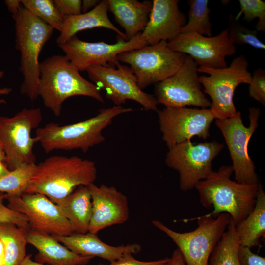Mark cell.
I'll list each match as a JSON object with an SVG mask.
<instances>
[{"instance_id": "8", "label": "cell", "mask_w": 265, "mask_h": 265, "mask_svg": "<svg viewBox=\"0 0 265 265\" xmlns=\"http://www.w3.org/2000/svg\"><path fill=\"white\" fill-rule=\"evenodd\" d=\"M42 121L39 108H25L10 117L0 116V145L10 171L24 165L35 164L33 147L36 142L31 133Z\"/></svg>"}, {"instance_id": "1", "label": "cell", "mask_w": 265, "mask_h": 265, "mask_svg": "<svg viewBox=\"0 0 265 265\" xmlns=\"http://www.w3.org/2000/svg\"><path fill=\"white\" fill-rule=\"evenodd\" d=\"M97 177L93 161L77 156L53 155L36 164L25 193H40L55 202L80 186L94 184Z\"/></svg>"}, {"instance_id": "35", "label": "cell", "mask_w": 265, "mask_h": 265, "mask_svg": "<svg viewBox=\"0 0 265 265\" xmlns=\"http://www.w3.org/2000/svg\"><path fill=\"white\" fill-rule=\"evenodd\" d=\"M53 2L63 17L81 13L82 1L80 0H54Z\"/></svg>"}, {"instance_id": "13", "label": "cell", "mask_w": 265, "mask_h": 265, "mask_svg": "<svg viewBox=\"0 0 265 265\" xmlns=\"http://www.w3.org/2000/svg\"><path fill=\"white\" fill-rule=\"evenodd\" d=\"M198 68L194 60L187 55L175 73L155 84L154 96L158 103L165 107H210L211 101L201 89Z\"/></svg>"}, {"instance_id": "44", "label": "cell", "mask_w": 265, "mask_h": 265, "mask_svg": "<svg viewBox=\"0 0 265 265\" xmlns=\"http://www.w3.org/2000/svg\"><path fill=\"white\" fill-rule=\"evenodd\" d=\"M9 172L5 163L0 162V177L7 174Z\"/></svg>"}, {"instance_id": "7", "label": "cell", "mask_w": 265, "mask_h": 265, "mask_svg": "<svg viewBox=\"0 0 265 265\" xmlns=\"http://www.w3.org/2000/svg\"><path fill=\"white\" fill-rule=\"evenodd\" d=\"M248 66L246 57L240 55L225 68L198 67V72L208 74L199 76V80L204 92L211 99L210 109L214 119L224 120L237 113L233 102L234 94L239 85L250 83L252 74L248 70Z\"/></svg>"}, {"instance_id": "38", "label": "cell", "mask_w": 265, "mask_h": 265, "mask_svg": "<svg viewBox=\"0 0 265 265\" xmlns=\"http://www.w3.org/2000/svg\"><path fill=\"white\" fill-rule=\"evenodd\" d=\"M165 265H186L184 258L178 249H176Z\"/></svg>"}, {"instance_id": "19", "label": "cell", "mask_w": 265, "mask_h": 265, "mask_svg": "<svg viewBox=\"0 0 265 265\" xmlns=\"http://www.w3.org/2000/svg\"><path fill=\"white\" fill-rule=\"evenodd\" d=\"M178 0H154L148 22L141 37L147 45L176 38L187 19L179 8Z\"/></svg>"}, {"instance_id": "42", "label": "cell", "mask_w": 265, "mask_h": 265, "mask_svg": "<svg viewBox=\"0 0 265 265\" xmlns=\"http://www.w3.org/2000/svg\"><path fill=\"white\" fill-rule=\"evenodd\" d=\"M20 265H48L34 261L31 259V254L26 255Z\"/></svg>"}, {"instance_id": "20", "label": "cell", "mask_w": 265, "mask_h": 265, "mask_svg": "<svg viewBox=\"0 0 265 265\" xmlns=\"http://www.w3.org/2000/svg\"><path fill=\"white\" fill-rule=\"evenodd\" d=\"M53 236V235H52ZM75 253L83 256L98 257L110 263L115 261L127 254L140 252L141 247L137 243L113 246L102 241L97 234L74 233L68 236H53Z\"/></svg>"}, {"instance_id": "23", "label": "cell", "mask_w": 265, "mask_h": 265, "mask_svg": "<svg viewBox=\"0 0 265 265\" xmlns=\"http://www.w3.org/2000/svg\"><path fill=\"white\" fill-rule=\"evenodd\" d=\"M107 2L108 9L125 30L128 40L143 31L149 19L152 1L107 0Z\"/></svg>"}, {"instance_id": "12", "label": "cell", "mask_w": 265, "mask_h": 265, "mask_svg": "<svg viewBox=\"0 0 265 265\" xmlns=\"http://www.w3.org/2000/svg\"><path fill=\"white\" fill-rule=\"evenodd\" d=\"M115 67L93 66L86 71L90 80L115 106H121L127 100L134 101L146 111H158L159 104L154 95L141 90L130 67L118 62Z\"/></svg>"}, {"instance_id": "39", "label": "cell", "mask_w": 265, "mask_h": 265, "mask_svg": "<svg viewBox=\"0 0 265 265\" xmlns=\"http://www.w3.org/2000/svg\"><path fill=\"white\" fill-rule=\"evenodd\" d=\"M12 16L17 14L22 6L21 0H6L4 1Z\"/></svg>"}, {"instance_id": "28", "label": "cell", "mask_w": 265, "mask_h": 265, "mask_svg": "<svg viewBox=\"0 0 265 265\" xmlns=\"http://www.w3.org/2000/svg\"><path fill=\"white\" fill-rule=\"evenodd\" d=\"M188 21L181 28L180 33H196L210 37L212 25L210 22L211 9L207 0H189Z\"/></svg>"}, {"instance_id": "45", "label": "cell", "mask_w": 265, "mask_h": 265, "mask_svg": "<svg viewBox=\"0 0 265 265\" xmlns=\"http://www.w3.org/2000/svg\"><path fill=\"white\" fill-rule=\"evenodd\" d=\"M6 160L5 153L0 145V162L5 163Z\"/></svg>"}, {"instance_id": "16", "label": "cell", "mask_w": 265, "mask_h": 265, "mask_svg": "<svg viewBox=\"0 0 265 265\" xmlns=\"http://www.w3.org/2000/svg\"><path fill=\"white\" fill-rule=\"evenodd\" d=\"M6 199L9 208L27 217L30 230L53 236H68L75 232L58 206L43 194L24 193Z\"/></svg>"}, {"instance_id": "5", "label": "cell", "mask_w": 265, "mask_h": 265, "mask_svg": "<svg viewBox=\"0 0 265 265\" xmlns=\"http://www.w3.org/2000/svg\"><path fill=\"white\" fill-rule=\"evenodd\" d=\"M12 17L15 21V48L21 54L19 70L24 78L20 93L33 102L39 97V54L54 29L23 6Z\"/></svg>"}, {"instance_id": "27", "label": "cell", "mask_w": 265, "mask_h": 265, "mask_svg": "<svg viewBox=\"0 0 265 265\" xmlns=\"http://www.w3.org/2000/svg\"><path fill=\"white\" fill-rule=\"evenodd\" d=\"M239 246L235 225L231 221L211 254L208 265H240L238 257Z\"/></svg>"}, {"instance_id": "37", "label": "cell", "mask_w": 265, "mask_h": 265, "mask_svg": "<svg viewBox=\"0 0 265 265\" xmlns=\"http://www.w3.org/2000/svg\"><path fill=\"white\" fill-rule=\"evenodd\" d=\"M132 255L126 254L107 265H165L169 259V258H165L152 261H142L136 259Z\"/></svg>"}, {"instance_id": "33", "label": "cell", "mask_w": 265, "mask_h": 265, "mask_svg": "<svg viewBox=\"0 0 265 265\" xmlns=\"http://www.w3.org/2000/svg\"><path fill=\"white\" fill-rule=\"evenodd\" d=\"M5 194L0 195V224H12L29 229L27 217L12 209L3 203Z\"/></svg>"}, {"instance_id": "41", "label": "cell", "mask_w": 265, "mask_h": 265, "mask_svg": "<svg viewBox=\"0 0 265 265\" xmlns=\"http://www.w3.org/2000/svg\"><path fill=\"white\" fill-rule=\"evenodd\" d=\"M4 74V73L3 71H0V79L3 77ZM12 90V88H11L0 87V96L4 95H8L11 92ZM5 103H6V101L4 99L0 98V104H5Z\"/></svg>"}, {"instance_id": "3", "label": "cell", "mask_w": 265, "mask_h": 265, "mask_svg": "<svg viewBox=\"0 0 265 265\" xmlns=\"http://www.w3.org/2000/svg\"><path fill=\"white\" fill-rule=\"evenodd\" d=\"M133 111L121 106L99 110L95 116L77 123L62 125L50 122L36 130L35 139L45 153L55 150H81L90 148L105 140L103 131L116 117Z\"/></svg>"}, {"instance_id": "15", "label": "cell", "mask_w": 265, "mask_h": 265, "mask_svg": "<svg viewBox=\"0 0 265 265\" xmlns=\"http://www.w3.org/2000/svg\"><path fill=\"white\" fill-rule=\"evenodd\" d=\"M157 112L162 139L168 149L194 136L206 139L214 119L207 108L165 107Z\"/></svg>"}, {"instance_id": "30", "label": "cell", "mask_w": 265, "mask_h": 265, "mask_svg": "<svg viewBox=\"0 0 265 265\" xmlns=\"http://www.w3.org/2000/svg\"><path fill=\"white\" fill-rule=\"evenodd\" d=\"M23 7L53 29L61 30L64 17L51 0H22Z\"/></svg>"}, {"instance_id": "17", "label": "cell", "mask_w": 265, "mask_h": 265, "mask_svg": "<svg viewBox=\"0 0 265 265\" xmlns=\"http://www.w3.org/2000/svg\"><path fill=\"white\" fill-rule=\"evenodd\" d=\"M168 47L190 56L199 67L215 69L226 67V57L234 55L237 51L229 39L227 28L210 37L180 33L168 42Z\"/></svg>"}, {"instance_id": "32", "label": "cell", "mask_w": 265, "mask_h": 265, "mask_svg": "<svg viewBox=\"0 0 265 265\" xmlns=\"http://www.w3.org/2000/svg\"><path fill=\"white\" fill-rule=\"evenodd\" d=\"M240 12L236 16L238 20L239 17L243 14V19L251 22L255 18L258 21L255 26L258 31H265V2L261 0H239Z\"/></svg>"}, {"instance_id": "10", "label": "cell", "mask_w": 265, "mask_h": 265, "mask_svg": "<svg viewBox=\"0 0 265 265\" xmlns=\"http://www.w3.org/2000/svg\"><path fill=\"white\" fill-rule=\"evenodd\" d=\"M223 148L215 141L195 144L189 140L169 148L165 163L179 173L181 190L189 191L207 178L212 171L213 160Z\"/></svg>"}, {"instance_id": "9", "label": "cell", "mask_w": 265, "mask_h": 265, "mask_svg": "<svg viewBox=\"0 0 265 265\" xmlns=\"http://www.w3.org/2000/svg\"><path fill=\"white\" fill-rule=\"evenodd\" d=\"M187 56L171 50L167 41H161L122 52L118 54V59L130 65L139 87L143 90L173 75L182 65Z\"/></svg>"}, {"instance_id": "2", "label": "cell", "mask_w": 265, "mask_h": 265, "mask_svg": "<svg viewBox=\"0 0 265 265\" xmlns=\"http://www.w3.org/2000/svg\"><path fill=\"white\" fill-rule=\"evenodd\" d=\"M232 166H223L199 181L195 188L199 201L205 208H213L209 213L213 217L227 213L235 226L244 220L256 204L260 182L247 185L231 179Z\"/></svg>"}, {"instance_id": "40", "label": "cell", "mask_w": 265, "mask_h": 265, "mask_svg": "<svg viewBox=\"0 0 265 265\" xmlns=\"http://www.w3.org/2000/svg\"><path fill=\"white\" fill-rule=\"evenodd\" d=\"M101 0H83L82 1L81 11L84 13H86L90 10L91 9H93L100 2Z\"/></svg>"}, {"instance_id": "29", "label": "cell", "mask_w": 265, "mask_h": 265, "mask_svg": "<svg viewBox=\"0 0 265 265\" xmlns=\"http://www.w3.org/2000/svg\"><path fill=\"white\" fill-rule=\"evenodd\" d=\"M36 167V164L24 165L0 177V192L6 193L5 199L20 196L25 193Z\"/></svg>"}, {"instance_id": "21", "label": "cell", "mask_w": 265, "mask_h": 265, "mask_svg": "<svg viewBox=\"0 0 265 265\" xmlns=\"http://www.w3.org/2000/svg\"><path fill=\"white\" fill-rule=\"evenodd\" d=\"M27 241L38 251L35 261L48 265H86L94 258L77 254L51 235L29 229Z\"/></svg>"}, {"instance_id": "36", "label": "cell", "mask_w": 265, "mask_h": 265, "mask_svg": "<svg viewBox=\"0 0 265 265\" xmlns=\"http://www.w3.org/2000/svg\"><path fill=\"white\" fill-rule=\"evenodd\" d=\"M238 257L240 265H265V258L253 253L251 249L239 246Z\"/></svg>"}, {"instance_id": "14", "label": "cell", "mask_w": 265, "mask_h": 265, "mask_svg": "<svg viewBox=\"0 0 265 265\" xmlns=\"http://www.w3.org/2000/svg\"><path fill=\"white\" fill-rule=\"evenodd\" d=\"M140 33L129 40L119 37L117 42L113 44L103 41L88 42L80 39L76 35L58 46L79 71H86L93 66L115 67L119 62V54L147 45Z\"/></svg>"}, {"instance_id": "25", "label": "cell", "mask_w": 265, "mask_h": 265, "mask_svg": "<svg viewBox=\"0 0 265 265\" xmlns=\"http://www.w3.org/2000/svg\"><path fill=\"white\" fill-rule=\"evenodd\" d=\"M240 246L248 247L260 245L265 235V193L260 183L256 204L249 215L235 226Z\"/></svg>"}, {"instance_id": "26", "label": "cell", "mask_w": 265, "mask_h": 265, "mask_svg": "<svg viewBox=\"0 0 265 265\" xmlns=\"http://www.w3.org/2000/svg\"><path fill=\"white\" fill-rule=\"evenodd\" d=\"M28 230L12 224H0V238L5 247L4 265H20L25 258Z\"/></svg>"}, {"instance_id": "6", "label": "cell", "mask_w": 265, "mask_h": 265, "mask_svg": "<svg viewBox=\"0 0 265 265\" xmlns=\"http://www.w3.org/2000/svg\"><path fill=\"white\" fill-rule=\"evenodd\" d=\"M197 219V227L185 233L176 232L158 220L152 223L177 245L186 265H208L210 256L230 224L231 217L227 213H223L216 217L208 214Z\"/></svg>"}, {"instance_id": "22", "label": "cell", "mask_w": 265, "mask_h": 265, "mask_svg": "<svg viewBox=\"0 0 265 265\" xmlns=\"http://www.w3.org/2000/svg\"><path fill=\"white\" fill-rule=\"evenodd\" d=\"M108 10L107 0H103L88 12L65 16L60 33L56 39L58 46L66 43L79 31L99 27L110 29L117 33L119 37L128 40L125 33L109 19Z\"/></svg>"}, {"instance_id": "18", "label": "cell", "mask_w": 265, "mask_h": 265, "mask_svg": "<svg viewBox=\"0 0 265 265\" xmlns=\"http://www.w3.org/2000/svg\"><path fill=\"white\" fill-rule=\"evenodd\" d=\"M92 211L88 232L97 234L112 225L121 224L129 218L127 197L114 186L105 185L88 186Z\"/></svg>"}, {"instance_id": "43", "label": "cell", "mask_w": 265, "mask_h": 265, "mask_svg": "<svg viewBox=\"0 0 265 265\" xmlns=\"http://www.w3.org/2000/svg\"><path fill=\"white\" fill-rule=\"evenodd\" d=\"M5 247L3 241L0 238V265H4Z\"/></svg>"}, {"instance_id": "31", "label": "cell", "mask_w": 265, "mask_h": 265, "mask_svg": "<svg viewBox=\"0 0 265 265\" xmlns=\"http://www.w3.org/2000/svg\"><path fill=\"white\" fill-rule=\"evenodd\" d=\"M227 29L229 39L235 45H247L255 49H265V45L257 36L258 31L245 26L233 15L229 17Z\"/></svg>"}, {"instance_id": "4", "label": "cell", "mask_w": 265, "mask_h": 265, "mask_svg": "<svg viewBox=\"0 0 265 265\" xmlns=\"http://www.w3.org/2000/svg\"><path fill=\"white\" fill-rule=\"evenodd\" d=\"M39 96L56 116L62 112L63 102L75 96L91 97L103 103L100 89L88 81L65 55H54L40 64Z\"/></svg>"}, {"instance_id": "24", "label": "cell", "mask_w": 265, "mask_h": 265, "mask_svg": "<svg viewBox=\"0 0 265 265\" xmlns=\"http://www.w3.org/2000/svg\"><path fill=\"white\" fill-rule=\"evenodd\" d=\"M54 203L71 223L76 233L88 232L92 205L88 186H80L67 196Z\"/></svg>"}, {"instance_id": "34", "label": "cell", "mask_w": 265, "mask_h": 265, "mask_svg": "<svg viewBox=\"0 0 265 265\" xmlns=\"http://www.w3.org/2000/svg\"><path fill=\"white\" fill-rule=\"evenodd\" d=\"M250 96L254 100L265 105V71L262 68L254 70L249 84Z\"/></svg>"}, {"instance_id": "11", "label": "cell", "mask_w": 265, "mask_h": 265, "mask_svg": "<svg viewBox=\"0 0 265 265\" xmlns=\"http://www.w3.org/2000/svg\"><path fill=\"white\" fill-rule=\"evenodd\" d=\"M250 125L243 123L241 113L237 111L232 117L224 120L216 119L215 124L221 131L230 152L235 181L251 185L259 183L254 162L248 154L249 141L258 126L260 110L257 107L249 109Z\"/></svg>"}]
</instances>
